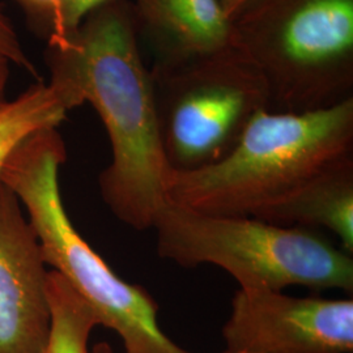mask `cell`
<instances>
[{
  "label": "cell",
  "mask_w": 353,
  "mask_h": 353,
  "mask_svg": "<svg viewBox=\"0 0 353 353\" xmlns=\"http://www.w3.org/2000/svg\"><path fill=\"white\" fill-rule=\"evenodd\" d=\"M48 263L12 190L0 183V353H41L50 330Z\"/></svg>",
  "instance_id": "obj_8"
},
{
  "label": "cell",
  "mask_w": 353,
  "mask_h": 353,
  "mask_svg": "<svg viewBox=\"0 0 353 353\" xmlns=\"http://www.w3.org/2000/svg\"><path fill=\"white\" fill-rule=\"evenodd\" d=\"M50 84L71 110L89 103L101 118L112 161L99 176L102 201L127 227L145 230L166 203L169 172L160 143L150 67L128 0L88 14L49 45Z\"/></svg>",
  "instance_id": "obj_1"
},
{
  "label": "cell",
  "mask_w": 353,
  "mask_h": 353,
  "mask_svg": "<svg viewBox=\"0 0 353 353\" xmlns=\"http://www.w3.org/2000/svg\"><path fill=\"white\" fill-rule=\"evenodd\" d=\"M255 219L284 227L327 229L343 250L353 254V154L309 178Z\"/></svg>",
  "instance_id": "obj_10"
},
{
  "label": "cell",
  "mask_w": 353,
  "mask_h": 353,
  "mask_svg": "<svg viewBox=\"0 0 353 353\" xmlns=\"http://www.w3.org/2000/svg\"><path fill=\"white\" fill-rule=\"evenodd\" d=\"M150 72L170 170L191 172L221 161L252 117L268 110L265 80L233 46Z\"/></svg>",
  "instance_id": "obj_6"
},
{
  "label": "cell",
  "mask_w": 353,
  "mask_h": 353,
  "mask_svg": "<svg viewBox=\"0 0 353 353\" xmlns=\"http://www.w3.org/2000/svg\"><path fill=\"white\" fill-rule=\"evenodd\" d=\"M10 79V63L0 59V108L7 102V84Z\"/></svg>",
  "instance_id": "obj_17"
},
{
  "label": "cell",
  "mask_w": 353,
  "mask_h": 353,
  "mask_svg": "<svg viewBox=\"0 0 353 353\" xmlns=\"http://www.w3.org/2000/svg\"><path fill=\"white\" fill-rule=\"evenodd\" d=\"M221 332V353H352L353 300L240 288Z\"/></svg>",
  "instance_id": "obj_7"
},
{
  "label": "cell",
  "mask_w": 353,
  "mask_h": 353,
  "mask_svg": "<svg viewBox=\"0 0 353 353\" xmlns=\"http://www.w3.org/2000/svg\"><path fill=\"white\" fill-rule=\"evenodd\" d=\"M70 109L50 84L37 83L0 108V183L13 151L32 134L62 123Z\"/></svg>",
  "instance_id": "obj_11"
},
{
  "label": "cell",
  "mask_w": 353,
  "mask_h": 353,
  "mask_svg": "<svg viewBox=\"0 0 353 353\" xmlns=\"http://www.w3.org/2000/svg\"><path fill=\"white\" fill-rule=\"evenodd\" d=\"M65 159L58 128H43L13 151L1 173V182L16 194L37 233L46 263L88 303L99 325L121 338L125 353H195L163 331L151 293L119 278L77 232L59 186Z\"/></svg>",
  "instance_id": "obj_3"
},
{
  "label": "cell",
  "mask_w": 353,
  "mask_h": 353,
  "mask_svg": "<svg viewBox=\"0 0 353 353\" xmlns=\"http://www.w3.org/2000/svg\"><path fill=\"white\" fill-rule=\"evenodd\" d=\"M228 20L234 24L243 14L250 12L265 0H219Z\"/></svg>",
  "instance_id": "obj_16"
},
{
  "label": "cell",
  "mask_w": 353,
  "mask_h": 353,
  "mask_svg": "<svg viewBox=\"0 0 353 353\" xmlns=\"http://www.w3.org/2000/svg\"><path fill=\"white\" fill-rule=\"evenodd\" d=\"M110 1L113 0H65L58 23L49 36V45L62 41L72 33L88 14Z\"/></svg>",
  "instance_id": "obj_14"
},
{
  "label": "cell",
  "mask_w": 353,
  "mask_h": 353,
  "mask_svg": "<svg viewBox=\"0 0 353 353\" xmlns=\"http://www.w3.org/2000/svg\"><path fill=\"white\" fill-rule=\"evenodd\" d=\"M152 228L160 258L189 268L216 265L240 288L353 292L352 254L316 229L198 214L169 202Z\"/></svg>",
  "instance_id": "obj_4"
},
{
  "label": "cell",
  "mask_w": 353,
  "mask_h": 353,
  "mask_svg": "<svg viewBox=\"0 0 353 353\" xmlns=\"http://www.w3.org/2000/svg\"><path fill=\"white\" fill-rule=\"evenodd\" d=\"M26 12L30 13L38 21L43 23L48 36L58 23L59 14L63 8L65 0H17Z\"/></svg>",
  "instance_id": "obj_15"
},
{
  "label": "cell",
  "mask_w": 353,
  "mask_h": 353,
  "mask_svg": "<svg viewBox=\"0 0 353 353\" xmlns=\"http://www.w3.org/2000/svg\"><path fill=\"white\" fill-rule=\"evenodd\" d=\"M150 68L182 63L232 46L233 24L219 0H128Z\"/></svg>",
  "instance_id": "obj_9"
},
{
  "label": "cell",
  "mask_w": 353,
  "mask_h": 353,
  "mask_svg": "<svg viewBox=\"0 0 353 353\" xmlns=\"http://www.w3.org/2000/svg\"><path fill=\"white\" fill-rule=\"evenodd\" d=\"M50 330L41 353H92L90 334L99 319L84 299L57 271L48 275Z\"/></svg>",
  "instance_id": "obj_12"
},
{
  "label": "cell",
  "mask_w": 353,
  "mask_h": 353,
  "mask_svg": "<svg viewBox=\"0 0 353 353\" xmlns=\"http://www.w3.org/2000/svg\"><path fill=\"white\" fill-rule=\"evenodd\" d=\"M268 110L305 113L353 99V0H265L233 24Z\"/></svg>",
  "instance_id": "obj_5"
},
{
  "label": "cell",
  "mask_w": 353,
  "mask_h": 353,
  "mask_svg": "<svg viewBox=\"0 0 353 353\" xmlns=\"http://www.w3.org/2000/svg\"><path fill=\"white\" fill-rule=\"evenodd\" d=\"M0 59L14 64L19 68L26 70L28 74L38 79L37 70L33 62L26 55L21 39L11 19L4 12V7L0 3Z\"/></svg>",
  "instance_id": "obj_13"
},
{
  "label": "cell",
  "mask_w": 353,
  "mask_h": 353,
  "mask_svg": "<svg viewBox=\"0 0 353 353\" xmlns=\"http://www.w3.org/2000/svg\"><path fill=\"white\" fill-rule=\"evenodd\" d=\"M90 351H92V353H114L112 345L109 343H106V341L97 343Z\"/></svg>",
  "instance_id": "obj_18"
},
{
  "label": "cell",
  "mask_w": 353,
  "mask_h": 353,
  "mask_svg": "<svg viewBox=\"0 0 353 353\" xmlns=\"http://www.w3.org/2000/svg\"><path fill=\"white\" fill-rule=\"evenodd\" d=\"M351 154L353 99L305 113L263 109L221 161L191 172L169 169L165 196L198 214L258 217Z\"/></svg>",
  "instance_id": "obj_2"
}]
</instances>
